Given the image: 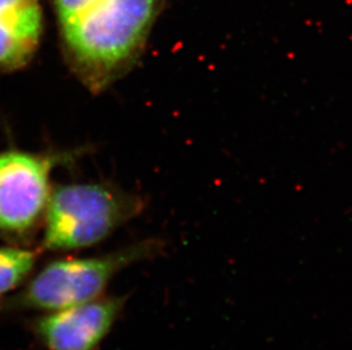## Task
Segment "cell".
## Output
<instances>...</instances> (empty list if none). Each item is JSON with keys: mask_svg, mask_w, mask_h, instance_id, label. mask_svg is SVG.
Returning a JSON list of instances; mask_svg holds the SVG:
<instances>
[{"mask_svg": "<svg viewBox=\"0 0 352 350\" xmlns=\"http://www.w3.org/2000/svg\"><path fill=\"white\" fill-rule=\"evenodd\" d=\"M53 5L69 64L97 93L140 58L162 0H53Z\"/></svg>", "mask_w": 352, "mask_h": 350, "instance_id": "6da1fadb", "label": "cell"}, {"mask_svg": "<svg viewBox=\"0 0 352 350\" xmlns=\"http://www.w3.org/2000/svg\"><path fill=\"white\" fill-rule=\"evenodd\" d=\"M140 209V200L109 185L57 187L47 202L43 249L76 250L96 245Z\"/></svg>", "mask_w": 352, "mask_h": 350, "instance_id": "7a4b0ae2", "label": "cell"}, {"mask_svg": "<svg viewBox=\"0 0 352 350\" xmlns=\"http://www.w3.org/2000/svg\"><path fill=\"white\" fill-rule=\"evenodd\" d=\"M157 244L145 242L110 254L52 261L10 298L6 308L53 312L104 296L120 272L152 256Z\"/></svg>", "mask_w": 352, "mask_h": 350, "instance_id": "3957f363", "label": "cell"}, {"mask_svg": "<svg viewBox=\"0 0 352 350\" xmlns=\"http://www.w3.org/2000/svg\"><path fill=\"white\" fill-rule=\"evenodd\" d=\"M53 162L28 152L0 154V230L24 233L39 221L50 198Z\"/></svg>", "mask_w": 352, "mask_h": 350, "instance_id": "277c9868", "label": "cell"}, {"mask_svg": "<svg viewBox=\"0 0 352 350\" xmlns=\"http://www.w3.org/2000/svg\"><path fill=\"white\" fill-rule=\"evenodd\" d=\"M126 299L102 296L83 304L48 312L34 323L47 350H97L119 318Z\"/></svg>", "mask_w": 352, "mask_h": 350, "instance_id": "5b68a950", "label": "cell"}, {"mask_svg": "<svg viewBox=\"0 0 352 350\" xmlns=\"http://www.w3.org/2000/svg\"><path fill=\"white\" fill-rule=\"evenodd\" d=\"M43 21L39 0H0V71L20 70L32 60Z\"/></svg>", "mask_w": 352, "mask_h": 350, "instance_id": "8992f818", "label": "cell"}, {"mask_svg": "<svg viewBox=\"0 0 352 350\" xmlns=\"http://www.w3.org/2000/svg\"><path fill=\"white\" fill-rule=\"evenodd\" d=\"M37 251L0 247V297L15 290L30 277L37 263Z\"/></svg>", "mask_w": 352, "mask_h": 350, "instance_id": "52a82bcc", "label": "cell"}]
</instances>
